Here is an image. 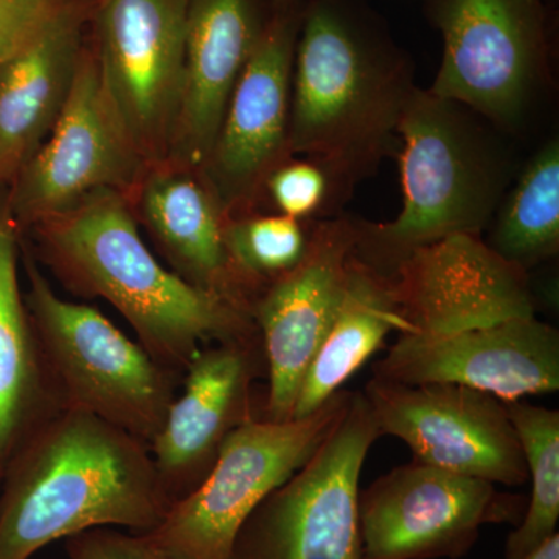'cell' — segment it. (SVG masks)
<instances>
[{"label": "cell", "instance_id": "44dd1931", "mask_svg": "<svg viewBox=\"0 0 559 559\" xmlns=\"http://www.w3.org/2000/svg\"><path fill=\"white\" fill-rule=\"evenodd\" d=\"M24 234L0 193V455L9 459L22 437L58 406L21 289Z\"/></svg>", "mask_w": 559, "mask_h": 559}, {"label": "cell", "instance_id": "4316f807", "mask_svg": "<svg viewBox=\"0 0 559 559\" xmlns=\"http://www.w3.org/2000/svg\"><path fill=\"white\" fill-rule=\"evenodd\" d=\"M70 0H0V64L46 31Z\"/></svg>", "mask_w": 559, "mask_h": 559}, {"label": "cell", "instance_id": "4fadbf2b", "mask_svg": "<svg viewBox=\"0 0 559 559\" xmlns=\"http://www.w3.org/2000/svg\"><path fill=\"white\" fill-rule=\"evenodd\" d=\"M305 5L275 10L202 167L229 218L257 212L271 173L290 159V83Z\"/></svg>", "mask_w": 559, "mask_h": 559}, {"label": "cell", "instance_id": "7402d4cb", "mask_svg": "<svg viewBox=\"0 0 559 559\" xmlns=\"http://www.w3.org/2000/svg\"><path fill=\"white\" fill-rule=\"evenodd\" d=\"M393 331L412 334L400 314L392 282L353 255L340 311L305 371L293 418L307 417L341 392Z\"/></svg>", "mask_w": 559, "mask_h": 559}, {"label": "cell", "instance_id": "9a60e30c", "mask_svg": "<svg viewBox=\"0 0 559 559\" xmlns=\"http://www.w3.org/2000/svg\"><path fill=\"white\" fill-rule=\"evenodd\" d=\"M373 378L400 384H455L500 401L559 389V333L533 318L444 334H400Z\"/></svg>", "mask_w": 559, "mask_h": 559}, {"label": "cell", "instance_id": "8fae6325", "mask_svg": "<svg viewBox=\"0 0 559 559\" xmlns=\"http://www.w3.org/2000/svg\"><path fill=\"white\" fill-rule=\"evenodd\" d=\"M190 0H94L92 49L117 116L146 164L167 159L186 64Z\"/></svg>", "mask_w": 559, "mask_h": 559}, {"label": "cell", "instance_id": "ffe728a7", "mask_svg": "<svg viewBox=\"0 0 559 559\" xmlns=\"http://www.w3.org/2000/svg\"><path fill=\"white\" fill-rule=\"evenodd\" d=\"M94 0H70L38 38L0 64V186L50 134L86 47Z\"/></svg>", "mask_w": 559, "mask_h": 559}, {"label": "cell", "instance_id": "7c38bea8", "mask_svg": "<svg viewBox=\"0 0 559 559\" xmlns=\"http://www.w3.org/2000/svg\"><path fill=\"white\" fill-rule=\"evenodd\" d=\"M360 392L381 436L406 443L417 462L507 487L528 480L520 439L496 396L455 384L407 385L373 377Z\"/></svg>", "mask_w": 559, "mask_h": 559}, {"label": "cell", "instance_id": "83f0119b", "mask_svg": "<svg viewBox=\"0 0 559 559\" xmlns=\"http://www.w3.org/2000/svg\"><path fill=\"white\" fill-rule=\"evenodd\" d=\"M69 559H171L140 533L94 528L66 539Z\"/></svg>", "mask_w": 559, "mask_h": 559}, {"label": "cell", "instance_id": "8992f818", "mask_svg": "<svg viewBox=\"0 0 559 559\" xmlns=\"http://www.w3.org/2000/svg\"><path fill=\"white\" fill-rule=\"evenodd\" d=\"M21 264L28 283L25 304L55 403L150 444L182 374L162 366L97 308L58 296L24 241Z\"/></svg>", "mask_w": 559, "mask_h": 559}, {"label": "cell", "instance_id": "d4e9b609", "mask_svg": "<svg viewBox=\"0 0 559 559\" xmlns=\"http://www.w3.org/2000/svg\"><path fill=\"white\" fill-rule=\"evenodd\" d=\"M310 235L311 221L275 212H253L227 221V252L253 300L300 263L310 246Z\"/></svg>", "mask_w": 559, "mask_h": 559}, {"label": "cell", "instance_id": "ac0fdd59", "mask_svg": "<svg viewBox=\"0 0 559 559\" xmlns=\"http://www.w3.org/2000/svg\"><path fill=\"white\" fill-rule=\"evenodd\" d=\"M274 14L272 0H190L182 92L165 160L202 170L231 92Z\"/></svg>", "mask_w": 559, "mask_h": 559}, {"label": "cell", "instance_id": "cb8c5ba5", "mask_svg": "<svg viewBox=\"0 0 559 559\" xmlns=\"http://www.w3.org/2000/svg\"><path fill=\"white\" fill-rule=\"evenodd\" d=\"M527 465V509L503 547V558L524 559L555 533L559 521V412L525 400L502 401Z\"/></svg>", "mask_w": 559, "mask_h": 559}, {"label": "cell", "instance_id": "e0dca14e", "mask_svg": "<svg viewBox=\"0 0 559 559\" xmlns=\"http://www.w3.org/2000/svg\"><path fill=\"white\" fill-rule=\"evenodd\" d=\"M392 282L412 334H444L533 318L528 272L500 259L479 237H452L419 250Z\"/></svg>", "mask_w": 559, "mask_h": 559}, {"label": "cell", "instance_id": "ba28073f", "mask_svg": "<svg viewBox=\"0 0 559 559\" xmlns=\"http://www.w3.org/2000/svg\"><path fill=\"white\" fill-rule=\"evenodd\" d=\"M362 392L318 451L238 530L227 559L360 558V474L381 439Z\"/></svg>", "mask_w": 559, "mask_h": 559}, {"label": "cell", "instance_id": "d6986e66", "mask_svg": "<svg viewBox=\"0 0 559 559\" xmlns=\"http://www.w3.org/2000/svg\"><path fill=\"white\" fill-rule=\"evenodd\" d=\"M128 200L173 272L252 314L255 300L227 252L229 216L202 170L167 160L151 164Z\"/></svg>", "mask_w": 559, "mask_h": 559}, {"label": "cell", "instance_id": "5b68a950", "mask_svg": "<svg viewBox=\"0 0 559 559\" xmlns=\"http://www.w3.org/2000/svg\"><path fill=\"white\" fill-rule=\"evenodd\" d=\"M443 53L428 87L527 145L554 108L547 0H425Z\"/></svg>", "mask_w": 559, "mask_h": 559}, {"label": "cell", "instance_id": "9c48e42d", "mask_svg": "<svg viewBox=\"0 0 559 559\" xmlns=\"http://www.w3.org/2000/svg\"><path fill=\"white\" fill-rule=\"evenodd\" d=\"M146 167L109 100L90 38L57 123L7 186V205L25 234L95 191L130 197Z\"/></svg>", "mask_w": 559, "mask_h": 559}, {"label": "cell", "instance_id": "f546056e", "mask_svg": "<svg viewBox=\"0 0 559 559\" xmlns=\"http://www.w3.org/2000/svg\"><path fill=\"white\" fill-rule=\"evenodd\" d=\"M274 3L275 10L280 9H288V7L293 5H301V3H307V0H272Z\"/></svg>", "mask_w": 559, "mask_h": 559}, {"label": "cell", "instance_id": "277c9868", "mask_svg": "<svg viewBox=\"0 0 559 559\" xmlns=\"http://www.w3.org/2000/svg\"><path fill=\"white\" fill-rule=\"evenodd\" d=\"M399 134V216L388 223L355 218L356 259L388 278L437 242L484 238L525 159L524 145L476 110L423 87Z\"/></svg>", "mask_w": 559, "mask_h": 559}, {"label": "cell", "instance_id": "3957f363", "mask_svg": "<svg viewBox=\"0 0 559 559\" xmlns=\"http://www.w3.org/2000/svg\"><path fill=\"white\" fill-rule=\"evenodd\" d=\"M28 231L35 259L70 293L108 301L139 344L176 373L204 345L260 336L248 310L191 285L153 255L120 191H95Z\"/></svg>", "mask_w": 559, "mask_h": 559}, {"label": "cell", "instance_id": "603a6c76", "mask_svg": "<svg viewBox=\"0 0 559 559\" xmlns=\"http://www.w3.org/2000/svg\"><path fill=\"white\" fill-rule=\"evenodd\" d=\"M481 238L492 252L530 272L559 252V138L551 132L522 162Z\"/></svg>", "mask_w": 559, "mask_h": 559}, {"label": "cell", "instance_id": "6da1fadb", "mask_svg": "<svg viewBox=\"0 0 559 559\" xmlns=\"http://www.w3.org/2000/svg\"><path fill=\"white\" fill-rule=\"evenodd\" d=\"M415 62L370 0H307L290 83L289 153L330 180L329 218L399 153Z\"/></svg>", "mask_w": 559, "mask_h": 559}, {"label": "cell", "instance_id": "5bb4252c", "mask_svg": "<svg viewBox=\"0 0 559 559\" xmlns=\"http://www.w3.org/2000/svg\"><path fill=\"white\" fill-rule=\"evenodd\" d=\"M355 218L341 213L311 221L304 259L253 304L270 382L261 415L267 421L293 419L305 371L340 311L355 255Z\"/></svg>", "mask_w": 559, "mask_h": 559}, {"label": "cell", "instance_id": "52a82bcc", "mask_svg": "<svg viewBox=\"0 0 559 559\" xmlns=\"http://www.w3.org/2000/svg\"><path fill=\"white\" fill-rule=\"evenodd\" d=\"M352 395L342 389L307 417L285 423L249 419L224 441L204 480L140 535L171 559L229 558L250 513L312 457Z\"/></svg>", "mask_w": 559, "mask_h": 559}, {"label": "cell", "instance_id": "7a4b0ae2", "mask_svg": "<svg viewBox=\"0 0 559 559\" xmlns=\"http://www.w3.org/2000/svg\"><path fill=\"white\" fill-rule=\"evenodd\" d=\"M171 506L145 441L86 412L57 406L7 459L0 559H32L87 530L148 533Z\"/></svg>", "mask_w": 559, "mask_h": 559}, {"label": "cell", "instance_id": "f1b7e54d", "mask_svg": "<svg viewBox=\"0 0 559 559\" xmlns=\"http://www.w3.org/2000/svg\"><path fill=\"white\" fill-rule=\"evenodd\" d=\"M524 559H559V533H555L551 538L540 544L538 549L532 551Z\"/></svg>", "mask_w": 559, "mask_h": 559}, {"label": "cell", "instance_id": "2e32d148", "mask_svg": "<svg viewBox=\"0 0 559 559\" xmlns=\"http://www.w3.org/2000/svg\"><path fill=\"white\" fill-rule=\"evenodd\" d=\"M261 371H266V360L260 336L204 345L190 360L178 395L148 444L171 503L204 480L235 429L259 417L252 392Z\"/></svg>", "mask_w": 559, "mask_h": 559}, {"label": "cell", "instance_id": "30bf717a", "mask_svg": "<svg viewBox=\"0 0 559 559\" xmlns=\"http://www.w3.org/2000/svg\"><path fill=\"white\" fill-rule=\"evenodd\" d=\"M527 500L412 460L359 491L360 558L459 559L488 525L520 524Z\"/></svg>", "mask_w": 559, "mask_h": 559}, {"label": "cell", "instance_id": "4dcf8cb0", "mask_svg": "<svg viewBox=\"0 0 559 559\" xmlns=\"http://www.w3.org/2000/svg\"><path fill=\"white\" fill-rule=\"evenodd\" d=\"M3 468H5V462H3L2 455H0V484H2Z\"/></svg>", "mask_w": 559, "mask_h": 559}, {"label": "cell", "instance_id": "484cf974", "mask_svg": "<svg viewBox=\"0 0 559 559\" xmlns=\"http://www.w3.org/2000/svg\"><path fill=\"white\" fill-rule=\"evenodd\" d=\"M330 180L325 171L305 157L283 162L264 186V198L275 213L299 221L329 218Z\"/></svg>", "mask_w": 559, "mask_h": 559}]
</instances>
